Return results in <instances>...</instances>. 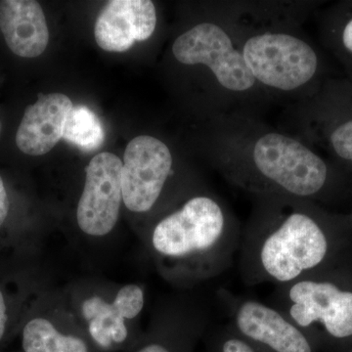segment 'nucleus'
Here are the masks:
<instances>
[{
  "mask_svg": "<svg viewBox=\"0 0 352 352\" xmlns=\"http://www.w3.org/2000/svg\"><path fill=\"white\" fill-rule=\"evenodd\" d=\"M204 152L220 175L254 196H283L314 201L339 170L298 136L271 126L258 113L208 116Z\"/></svg>",
  "mask_w": 352,
  "mask_h": 352,
  "instance_id": "1",
  "label": "nucleus"
},
{
  "mask_svg": "<svg viewBox=\"0 0 352 352\" xmlns=\"http://www.w3.org/2000/svg\"><path fill=\"white\" fill-rule=\"evenodd\" d=\"M219 2L232 21L245 66L271 100H302L330 76L302 27L319 2Z\"/></svg>",
  "mask_w": 352,
  "mask_h": 352,
  "instance_id": "2",
  "label": "nucleus"
},
{
  "mask_svg": "<svg viewBox=\"0 0 352 352\" xmlns=\"http://www.w3.org/2000/svg\"><path fill=\"white\" fill-rule=\"evenodd\" d=\"M324 224L314 201L252 197L239 250L244 283L283 286L316 272L331 249Z\"/></svg>",
  "mask_w": 352,
  "mask_h": 352,
  "instance_id": "3",
  "label": "nucleus"
},
{
  "mask_svg": "<svg viewBox=\"0 0 352 352\" xmlns=\"http://www.w3.org/2000/svg\"><path fill=\"white\" fill-rule=\"evenodd\" d=\"M242 232L226 201L201 191L157 220L150 243L168 277L195 283L219 276L232 265Z\"/></svg>",
  "mask_w": 352,
  "mask_h": 352,
  "instance_id": "4",
  "label": "nucleus"
},
{
  "mask_svg": "<svg viewBox=\"0 0 352 352\" xmlns=\"http://www.w3.org/2000/svg\"><path fill=\"white\" fill-rule=\"evenodd\" d=\"M207 16L176 36L171 54L180 66L200 72L207 117L217 113H258L273 102L245 66L232 21L220 2Z\"/></svg>",
  "mask_w": 352,
  "mask_h": 352,
  "instance_id": "5",
  "label": "nucleus"
},
{
  "mask_svg": "<svg viewBox=\"0 0 352 352\" xmlns=\"http://www.w3.org/2000/svg\"><path fill=\"white\" fill-rule=\"evenodd\" d=\"M282 120L284 131L327 155L338 168L352 171L351 80L328 76L314 94L289 103Z\"/></svg>",
  "mask_w": 352,
  "mask_h": 352,
  "instance_id": "6",
  "label": "nucleus"
},
{
  "mask_svg": "<svg viewBox=\"0 0 352 352\" xmlns=\"http://www.w3.org/2000/svg\"><path fill=\"white\" fill-rule=\"evenodd\" d=\"M272 305L305 333L321 327L335 339L352 337V291L331 280L309 274L278 286Z\"/></svg>",
  "mask_w": 352,
  "mask_h": 352,
  "instance_id": "7",
  "label": "nucleus"
},
{
  "mask_svg": "<svg viewBox=\"0 0 352 352\" xmlns=\"http://www.w3.org/2000/svg\"><path fill=\"white\" fill-rule=\"evenodd\" d=\"M175 175V157L170 146L156 136L132 139L126 146L122 168L124 205L136 214L151 212Z\"/></svg>",
  "mask_w": 352,
  "mask_h": 352,
  "instance_id": "8",
  "label": "nucleus"
},
{
  "mask_svg": "<svg viewBox=\"0 0 352 352\" xmlns=\"http://www.w3.org/2000/svg\"><path fill=\"white\" fill-rule=\"evenodd\" d=\"M230 326L256 349L267 352H312L307 333L272 305L220 291Z\"/></svg>",
  "mask_w": 352,
  "mask_h": 352,
  "instance_id": "9",
  "label": "nucleus"
},
{
  "mask_svg": "<svg viewBox=\"0 0 352 352\" xmlns=\"http://www.w3.org/2000/svg\"><path fill=\"white\" fill-rule=\"evenodd\" d=\"M122 168V160L109 152L96 155L85 168L76 221L87 235L103 237L115 228L124 201Z\"/></svg>",
  "mask_w": 352,
  "mask_h": 352,
  "instance_id": "10",
  "label": "nucleus"
},
{
  "mask_svg": "<svg viewBox=\"0 0 352 352\" xmlns=\"http://www.w3.org/2000/svg\"><path fill=\"white\" fill-rule=\"evenodd\" d=\"M156 6L150 0H113L99 13L95 41L109 52H124L132 45L151 38L156 32Z\"/></svg>",
  "mask_w": 352,
  "mask_h": 352,
  "instance_id": "11",
  "label": "nucleus"
},
{
  "mask_svg": "<svg viewBox=\"0 0 352 352\" xmlns=\"http://www.w3.org/2000/svg\"><path fill=\"white\" fill-rule=\"evenodd\" d=\"M73 102L62 94H38L25 106L14 131L13 144L22 156L36 157L50 153L63 138Z\"/></svg>",
  "mask_w": 352,
  "mask_h": 352,
  "instance_id": "12",
  "label": "nucleus"
},
{
  "mask_svg": "<svg viewBox=\"0 0 352 352\" xmlns=\"http://www.w3.org/2000/svg\"><path fill=\"white\" fill-rule=\"evenodd\" d=\"M144 303V292L135 284L122 287L112 302L98 296L88 298L82 303V312L88 322L90 338L103 349L124 344L129 337L126 319L138 317Z\"/></svg>",
  "mask_w": 352,
  "mask_h": 352,
  "instance_id": "13",
  "label": "nucleus"
},
{
  "mask_svg": "<svg viewBox=\"0 0 352 352\" xmlns=\"http://www.w3.org/2000/svg\"><path fill=\"white\" fill-rule=\"evenodd\" d=\"M0 36L7 50L16 58L41 56L50 43L43 7L34 0H1Z\"/></svg>",
  "mask_w": 352,
  "mask_h": 352,
  "instance_id": "14",
  "label": "nucleus"
},
{
  "mask_svg": "<svg viewBox=\"0 0 352 352\" xmlns=\"http://www.w3.org/2000/svg\"><path fill=\"white\" fill-rule=\"evenodd\" d=\"M319 22L322 43L342 65L344 78L352 82V0L329 7Z\"/></svg>",
  "mask_w": 352,
  "mask_h": 352,
  "instance_id": "15",
  "label": "nucleus"
},
{
  "mask_svg": "<svg viewBox=\"0 0 352 352\" xmlns=\"http://www.w3.org/2000/svg\"><path fill=\"white\" fill-rule=\"evenodd\" d=\"M24 352H90L82 338L60 332L48 319H32L23 329Z\"/></svg>",
  "mask_w": 352,
  "mask_h": 352,
  "instance_id": "16",
  "label": "nucleus"
},
{
  "mask_svg": "<svg viewBox=\"0 0 352 352\" xmlns=\"http://www.w3.org/2000/svg\"><path fill=\"white\" fill-rule=\"evenodd\" d=\"M63 138L83 150L98 149L105 138L100 120L89 108L74 106L65 126Z\"/></svg>",
  "mask_w": 352,
  "mask_h": 352,
  "instance_id": "17",
  "label": "nucleus"
},
{
  "mask_svg": "<svg viewBox=\"0 0 352 352\" xmlns=\"http://www.w3.org/2000/svg\"><path fill=\"white\" fill-rule=\"evenodd\" d=\"M219 349V352H258L254 344L236 332L230 325L224 333V339Z\"/></svg>",
  "mask_w": 352,
  "mask_h": 352,
  "instance_id": "18",
  "label": "nucleus"
},
{
  "mask_svg": "<svg viewBox=\"0 0 352 352\" xmlns=\"http://www.w3.org/2000/svg\"><path fill=\"white\" fill-rule=\"evenodd\" d=\"M11 210V200L3 176L0 175V228L8 219Z\"/></svg>",
  "mask_w": 352,
  "mask_h": 352,
  "instance_id": "19",
  "label": "nucleus"
},
{
  "mask_svg": "<svg viewBox=\"0 0 352 352\" xmlns=\"http://www.w3.org/2000/svg\"><path fill=\"white\" fill-rule=\"evenodd\" d=\"M7 319H8V316H7L6 298H4L3 293L0 289V342L6 335Z\"/></svg>",
  "mask_w": 352,
  "mask_h": 352,
  "instance_id": "20",
  "label": "nucleus"
},
{
  "mask_svg": "<svg viewBox=\"0 0 352 352\" xmlns=\"http://www.w3.org/2000/svg\"><path fill=\"white\" fill-rule=\"evenodd\" d=\"M2 131H3V122H2L1 119H0V138H1Z\"/></svg>",
  "mask_w": 352,
  "mask_h": 352,
  "instance_id": "21",
  "label": "nucleus"
},
{
  "mask_svg": "<svg viewBox=\"0 0 352 352\" xmlns=\"http://www.w3.org/2000/svg\"><path fill=\"white\" fill-rule=\"evenodd\" d=\"M352 352V351H351Z\"/></svg>",
  "mask_w": 352,
  "mask_h": 352,
  "instance_id": "22",
  "label": "nucleus"
}]
</instances>
